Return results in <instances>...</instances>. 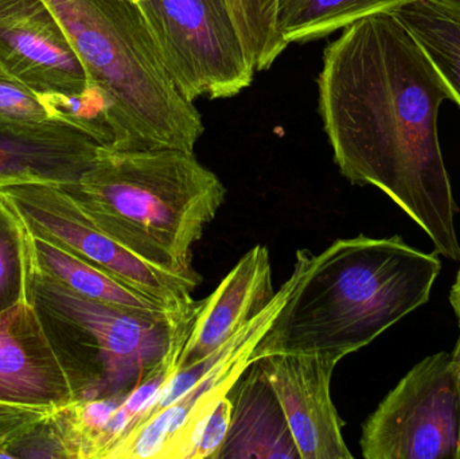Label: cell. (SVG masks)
Instances as JSON below:
<instances>
[{
  "label": "cell",
  "instance_id": "52a82bcc",
  "mask_svg": "<svg viewBox=\"0 0 460 459\" xmlns=\"http://www.w3.org/2000/svg\"><path fill=\"white\" fill-rule=\"evenodd\" d=\"M367 459H460V382L453 353L413 366L362 428Z\"/></svg>",
  "mask_w": 460,
  "mask_h": 459
},
{
  "label": "cell",
  "instance_id": "4fadbf2b",
  "mask_svg": "<svg viewBox=\"0 0 460 459\" xmlns=\"http://www.w3.org/2000/svg\"><path fill=\"white\" fill-rule=\"evenodd\" d=\"M275 293L270 251L254 245L199 302L175 371L194 366L226 345L272 301Z\"/></svg>",
  "mask_w": 460,
  "mask_h": 459
},
{
  "label": "cell",
  "instance_id": "3957f363",
  "mask_svg": "<svg viewBox=\"0 0 460 459\" xmlns=\"http://www.w3.org/2000/svg\"><path fill=\"white\" fill-rule=\"evenodd\" d=\"M92 224L156 269L202 280L193 248L226 201L220 178L178 148L111 150L59 185Z\"/></svg>",
  "mask_w": 460,
  "mask_h": 459
},
{
  "label": "cell",
  "instance_id": "8992f818",
  "mask_svg": "<svg viewBox=\"0 0 460 459\" xmlns=\"http://www.w3.org/2000/svg\"><path fill=\"white\" fill-rule=\"evenodd\" d=\"M180 93L226 99L248 88L253 64L243 48L226 0H139Z\"/></svg>",
  "mask_w": 460,
  "mask_h": 459
},
{
  "label": "cell",
  "instance_id": "5bb4252c",
  "mask_svg": "<svg viewBox=\"0 0 460 459\" xmlns=\"http://www.w3.org/2000/svg\"><path fill=\"white\" fill-rule=\"evenodd\" d=\"M232 417L217 459H299L280 403L253 363L229 393Z\"/></svg>",
  "mask_w": 460,
  "mask_h": 459
},
{
  "label": "cell",
  "instance_id": "44dd1931",
  "mask_svg": "<svg viewBox=\"0 0 460 459\" xmlns=\"http://www.w3.org/2000/svg\"><path fill=\"white\" fill-rule=\"evenodd\" d=\"M0 116L23 123H54L56 118L40 92L0 75Z\"/></svg>",
  "mask_w": 460,
  "mask_h": 459
},
{
  "label": "cell",
  "instance_id": "603a6c76",
  "mask_svg": "<svg viewBox=\"0 0 460 459\" xmlns=\"http://www.w3.org/2000/svg\"><path fill=\"white\" fill-rule=\"evenodd\" d=\"M450 302L451 305H453V309L454 312H456V317H458L460 328V269L458 275H456V283H454L453 288H451Z\"/></svg>",
  "mask_w": 460,
  "mask_h": 459
},
{
  "label": "cell",
  "instance_id": "d4e9b609",
  "mask_svg": "<svg viewBox=\"0 0 460 459\" xmlns=\"http://www.w3.org/2000/svg\"><path fill=\"white\" fill-rule=\"evenodd\" d=\"M137 2H139V0H137Z\"/></svg>",
  "mask_w": 460,
  "mask_h": 459
},
{
  "label": "cell",
  "instance_id": "2e32d148",
  "mask_svg": "<svg viewBox=\"0 0 460 459\" xmlns=\"http://www.w3.org/2000/svg\"><path fill=\"white\" fill-rule=\"evenodd\" d=\"M460 107V0H410L394 10Z\"/></svg>",
  "mask_w": 460,
  "mask_h": 459
},
{
  "label": "cell",
  "instance_id": "6da1fadb",
  "mask_svg": "<svg viewBox=\"0 0 460 459\" xmlns=\"http://www.w3.org/2000/svg\"><path fill=\"white\" fill-rule=\"evenodd\" d=\"M319 113L341 174L399 205L460 261L456 205L438 134L442 78L394 11L343 29L323 54Z\"/></svg>",
  "mask_w": 460,
  "mask_h": 459
},
{
  "label": "cell",
  "instance_id": "cb8c5ba5",
  "mask_svg": "<svg viewBox=\"0 0 460 459\" xmlns=\"http://www.w3.org/2000/svg\"><path fill=\"white\" fill-rule=\"evenodd\" d=\"M451 353H453L454 366H456V372H458L460 382V337L458 341H456V348H454V350Z\"/></svg>",
  "mask_w": 460,
  "mask_h": 459
},
{
  "label": "cell",
  "instance_id": "ba28073f",
  "mask_svg": "<svg viewBox=\"0 0 460 459\" xmlns=\"http://www.w3.org/2000/svg\"><path fill=\"white\" fill-rule=\"evenodd\" d=\"M0 194L34 236L65 248L162 304L178 309L197 304L193 293L201 280L164 271L137 258L96 228L57 183H11L0 186Z\"/></svg>",
  "mask_w": 460,
  "mask_h": 459
},
{
  "label": "cell",
  "instance_id": "30bf717a",
  "mask_svg": "<svg viewBox=\"0 0 460 459\" xmlns=\"http://www.w3.org/2000/svg\"><path fill=\"white\" fill-rule=\"evenodd\" d=\"M257 363L280 403L299 459L353 458L332 398L338 363L313 353L267 356Z\"/></svg>",
  "mask_w": 460,
  "mask_h": 459
},
{
  "label": "cell",
  "instance_id": "e0dca14e",
  "mask_svg": "<svg viewBox=\"0 0 460 459\" xmlns=\"http://www.w3.org/2000/svg\"><path fill=\"white\" fill-rule=\"evenodd\" d=\"M410 0H278L279 34L287 45L321 40L373 13L396 10Z\"/></svg>",
  "mask_w": 460,
  "mask_h": 459
},
{
  "label": "cell",
  "instance_id": "7c38bea8",
  "mask_svg": "<svg viewBox=\"0 0 460 459\" xmlns=\"http://www.w3.org/2000/svg\"><path fill=\"white\" fill-rule=\"evenodd\" d=\"M105 148L91 132L67 121L34 124L0 116V186L77 182Z\"/></svg>",
  "mask_w": 460,
  "mask_h": 459
},
{
  "label": "cell",
  "instance_id": "ac0fdd59",
  "mask_svg": "<svg viewBox=\"0 0 460 459\" xmlns=\"http://www.w3.org/2000/svg\"><path fill=\"white\" fill-rule=\"evenodd\" d=\"M29 231L0 194V313L29 298Z\"/></svg>",
  "mask_w": 460,
  "mask_h": 459
},
{
  "label": "cell",
  "instance_id": "d6986e66",
  "mask_svg": "<svg viewBox=\"0 0 460 459\" xmlns=\"http://www.w3.org/2000/svg\"><path fill=\"white\" fill-rule=\"evenodd\" d=\"M230 417L232 401L228 393L197 419L172 453V459H217L228 436Z\"/></svg>",
  "mask_w": 460,
  "mask_h": 459
},
{
  "label": "cell",
  "instance_id": "9a60e30c",
  "mask_svg": "<svg viewBox=\"0 0 460 459\" xmlns=\"http://www.w3.org/2000/svg\"><path fill=\"white\" fill-rule=\"evenodd\" d=\"M30 258L32 263L46 274L66 286L78 296L93 301L104 302L124 309L137 310L147 314H169L194 309H178L155 301L129 286L124 285L116 278L111 277L99 267L78 258L65 248L48 242L42 237L34 236L29 232Z\"/></svg>",
  "mask_w": 460,
  "mask_h": 459
},
{
  "label": "cell",
  "instance_id": "7a4b0ae2",
  "mask_svg": "<svg viewBox=\"0 0 460 459\" xmlns=\"http://www.w3.org/2000/svg\"><path fill=\"white\" fill-rule=\"evenodd\" d=\"M442 271L437 255L402 236L340 239L314 255L296 252L291 288L252 353H313L340 364L426 305Z\"/></svg>",
  "mask_w": 460,
  "mask_h": 459
},
{
  "label": "cell",
  "instance_id": "7402d4cb",
  "mask_svg": "<svg viewBox=\"0 0 460 459\" xmlns=\"http://www.w3.org/2000/svg\"><path fill=\"white\" fill-rule=\"evenodd\" d=\"M54 410L50 407L21 406L0 401V447L38 420L50 415Z\"/></svg>",
  "mask_w": 460,
  "mask_h": 459
},
{
  "label": "cell",
  "instance_id": "277c9868",
  "mask_svg": "<svg viewBox=\"0 0 460 459\" xmlns=\"http://www.w3.org/2000/svg\"><path fill=\"white\" fill-rule=\"evenodd\" d=\"M107 102L111 150L194 153L199 110L172 83L137 0H45Z\"/></svg>",
  "mask_w": 460,
  "mask_h": 459
},
{
  "label": "cell",
  "instance_id": "9c48e42d",
  "mask_svg": "<svg viewBox=\"0 0 460 459\" xmlns=\"http://www.w3.org/2000/svg\"><path fill=\"white\" fill-rule=\"evenodd\" d=\"M0 75L42 93L81 94L91 86L45 0H0Z\"/></svg>",
  "mask_w": 460,
  "mask_h": 459
},
{
  "label": "cell",
  "instance_id": "8fae6325",
  "mask_svg": "<svg viewBox=\"0 0 460 459\" xmlns=\"http://www.w3.org/2000/svg\"><path fill=\"white\" fill-rule=\"evenodd\" d=\"M0 401L50 409L77 402L30 298L0 313Z\"/></svg>",
  "mask_w": 460,
  "mask_h": 459
},
{
  "label": "cell",
  "instance_id": "ffe728a7",
  "mask_svg": "<svg viewBox=\"0 0 460 459\" xmlns=\"http://www.w3.org/2000/svg\"><path fill=\"white\" fill-rule=\"evenodd\" d=\"M57 410V409H56ZM56 410L0 447V458L70 459Z\"/></svg>",
  "mask_w": 460,
  "mask_h": 459
},
{
  "label": "cell",
  "instance_id": "5b68a950",
  "mask_svg": "<svg viewBox=\"0 0 460 459\" xmlns=\"http://www.w3.org/2000/svg\"><path fill=\"white\" fill-rule=\"evenodd\" d=\"M29 298L77 401L126 398L148 375L180 357L194 309L147 314L78 296L30 258Z\"/></svg>",
  "mask_w": 460,
  "mask_h": 459
}]
</instances>
